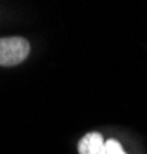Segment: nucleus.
<instances>
[{
  "label": "nucleus",
  "mask_w": 147,
  "mask_h": 154,
  "mask_svg": "<svg viewBox=\"0 0 147 154\" xmlns=\"http://www.w3.org/2000/svg\"><path fill=\"white\" fill-rule=\"evenodd\" d=\"M79 154H105V140L101 133L93 131L85 134L77 143Z\"/></svg>",
  "instance_id": "nucleus-2"
},
{
  "label": "nucleus",
  "mask_w": 147,
  "mask_h": 154,
  "mask_svg": "<svg viewBox=\"0 0 147 154\" xmlns=\"http://www.w3.org/2000/svg\"><path fill=\"white\" fill-rule=\"evenodd\" d=\"M105 154H127L121 143L118 142V140L115 139H109V140H105Z\"/></svg>",
  "instance_id": "nucleus-3"
},
{
  "label": "nucleus",
  "mask_w": 147,
  "mask_h": 154,
  "mask_svg": "<svg viewBox=\"0 0 147 154\" xmlns=\"http://www.w3.org/2000/svg\"><path fill=\"white\" fill-rule=\"evenodd\" d=\"M30 42L25 37L11 35L0 38V66H16L30 54Z\"/></svg>",
  "instance_id": "nucleus-1"
}]
</instances>
